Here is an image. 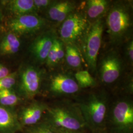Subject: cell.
<instances>
[{"label":"cell","instance_id":"obj_18","mask_svg":"<svg viewBox=\"0 0 133 133\" xmlns=\"http://www.w3.org/2000/svg\"><path fill=\"white\" fill-rule=\"evenodd\" d=\"M64 57V43L60 39L56 38L54 40L52 47L48 54L45 63L48 66H54L61 61Z\"/></svg>","mask_w":133,"mask_h":133},{"label":"cell","instance_id":"obj_19","mask_svg":"<svg viewBox=\"0 0 133 133\" xmlns=\"http://www.w3.org/2000/svg\"><path fill=\"white\" fill-rule=\"evenodd\" d=\"M14 89H5L0 91V105L14 109L22 101Z\"/></svg>","mask_w":133,"mask_h":133},{"label":"cell","instance_id":"obj_15","mask_svg":"<svg viewBox=\"0 0 133 133\" xmlns=\"http://www.w3.org/2000/svg\"><path fill=\"white\" fill-rule=\"evenodd\" d=\"M2 7L9 11L12 17L28 14H37L34 0H6L0 1Z\"/></svg>","mask_w":133,"mask_h":133},{"label":"cell","instance_id":"obj_16","mask_svg":"<svg viewBox=\"0 0 133 133\" xmlns=\"http://www.w3.org/2000/svg\"><path fill=\"white\" fill-rule=\"evenodd\" d=\"M21 46L20 37L12 32L7 31L0 36V54L13 55L19 52Z\"/></svg>","mask_w":133,"mask_h":133},{"label":"cell","instance_id":"obj_3","mask_svg":"<svg viewBox=\"0 0 133 133\" xmlns=\"http://www.w3.org/2000/svg\"><path fill=\"white\" fill-rule=\"evenodd\" d=\"M105 130L108 133H133V102L130 96L111 99Z\"/></svg>","mask_w":133,"mask_h":133},{"label":"cell","instance_id":"obj_26","mask_svg":"<svg viewBox=\"0 0 133 133\" xmlns=\"http://www.w3.org/2000/svg\"><path fill=\"white\" fill-rule=\"evenodd\" d=\"M10 74L9 69L4 65L0 64V79L7 76Z\"/></svg>","mask_w":133,"mask_h":133},{"label":"cell","instance_id":"obj_17","mask_svg":"<svg viewBox=\"0 0 133 133\" xmlns=\"http://www.w3.org/2000/svg\"><path fill=\"white\" fill-rule=\"evenodd\" d=\"M87 18L95 21L101 17L109 10V1L107 0H89L86 2Z\"/></svg>","mask_w":133,"mask_h":133},{"label":"cell","instance_id":"obj_6","mask_svg":"<svg viewBox=\"0 0 133 133\" xmlns=\"http://www.w3.org/2000/svg\"><path fill=\"white\" fill-rule=\"evenodd\" d=\"M104 28V22L100 19L94 21L81 39V50L89 69L96 70L98 55L102 43Z\"/></svg>","mask_w":133,"mask_h":133},{"label":"cell","instance_id":"obj_5","mask_svg":"<svg viewBox=\"0 0 133 133\" xmlns=\"http://www.w3.org/2000/svg\"><path fill=\"white\" fill-rule=\"evenodd\" d=\"M43 77L44 72L38 66H23L18 73L17 93L22 99H33L41 92Z\"/></svg>","mask_w":133,"mask_h":133},{"label":"cell","instance_id":"obj_25","mask_svg":"<svg viewBox=\"0 0 133 133\" xmlns=\"http://www.w3.org/2000/svg\"><path fill=\"white\" fill-rule=\"evenodd\" d=\"M125 53L129 61L132 64L133 61V40H130L127 44L125 49Z\"/></svg>","mask_w":133,"mask_h":133},{"label":"cell","instance_id":"obj_21","mask_svg":"<svg viewBox=\"0 0 133 133\" xmlns=\"http://www.w3.org/2000/svg\"><path fill=\"white\" fill-rule=\"evenodd\" d=\"M75 79L81 89L93 88L97 85V82L94 77L87 71H79L75 75Z\"/></svg>","mask_w":133,"mask_h":133},{"label":"cell","instance_id":"obj_10","mask_svg":"<svg viewBox=\"0 0 133 133\" xmlns=\"http://www.w3.org/2000/svg\"><path fill=\"white\" fill-rule=\"evenodd\" d=\"M122 70V62L119 55L114 51L108 53L100 63V79L103 83L110 85L118 79Z\"/></svg>","mask_w":133,"mask_h":133},{"label":"cell","instance_id":"obj_23","mask_svg":"<svg viewBox=\"0 0 133 133\" xmlns=\"http://www.w3.org/2000/svg\"><path fill=\"white\" fill-rule=\"evenodd\" d=\"M24 129L25 133H55L49 125L43 120L38 123Z\"/></svg>","mask_w":133,"mask_h":133},{"label":"cell","instance_id":"obj_1","mask_svg":"<svg viewBox=\"0 0 133 133\" xmlns=\"http://www.w3.org/2000/svg\"><path fill=\"white\" fill-rule=\"evenodd\" d=\"M42 120L47 122L55 133L88 130L79 107L75 102L68 99L48 104Z\"/></svg>","mask_w":133,"mask_h":133},{"label":"cell","instance_id":"obj_20","mask_svg":"<svg viewBox=\"0 0 133 133\" xmlns=\"http://www.w3.org/2000/svg\"><path fill=\"white\" fill-rule=\"evenodd\" d=\"M65 57L69 66L74 68H78L81 66L82 60L81 54L75 44H66Z\"/></svg>","mask_w":133,"mask_h":133},{"label":"cell","instance_id":"obj_4","mask_svg":"<svg viewBox=\"0 0 133 133\" xmlns=\"http://www.w3.org/2000/svg\"><path fill=\"white\" fill-rule=\"evenodd\" d=\"M106 19L108 32L111 42L119 43L127 36L132 21L128 5L118 2L109 8Z\"/></svg>","mask_w":133,"mask_h":133},{"label":"cell","instance_id":"obj_27","mask_svg":"<svg viewBox=\"0 0 133 133\" xmlns=\"http://www.w3.org/2000/svg\"><path fill=\"white\" fill-rule=\"evenodd\" d=\"M63 133H92L88 130H82V131H69Z\"/></svg>","mask_w":133,"mask_h":133},{"label":"cell","instance_id":"obj_8","mask_svg":"<svg viewBox=\"0 0 133 133\" xmlns=\"http://www.w3.org/2000/svg\"><path fill=\"white\" fill-rule=\"evenodd\" d=\"M45 89L46 94L54 98L76 95L81 90L75 79L64 73L56 74L51 76Z\"/></svg>","mask_w":133,"mask_h":133},{"label":"cell","instance_id":"obj_14","mask_svg":"<svg viewBox=\"0 0 133 133\" xmlns=\"http://www.w3.org/2000/svg\"><path fill=\"white\" fill-rule=\"evenodd\" d=\"M75 8V4L72 2L53 1L46 10V14L48 18L53 21L63 22L69 15L74 11Z\"/></svg>","mask_w":133,"mask_h":133},{"label":"cell","instance_id":"obj_12","mask_svg":"<svg viewBox=\"0 0 133 133\" xmlns=\"http://www.w3.org/2000/svg\"><path fill=\"white\" fill-rule=\"evenodd\" d=\"M56 38L54 33L48 31L39 35L30 46V51L35 60L39 63H45L48 54Z\"/></svg>","mask_w":133,"mask_h":133},{"label":"cell","instance_id":"obj_22","mask_svg":"<svg viewBox=\"0 0 133 133\" xmlns=\"http://www.w3.org/2000/svg\"><path fill=\"white\" fill-rule=\"evenodd\" d=\"M18 79V72L14 71L0 79V91L5 89H14L16 86Z\"/></svg>","mask_w":133,"mask_h":133},{"label":"cell","instance_id":"obj_9","mask_svg":"<svg viewBox=\"0 0 133 133\" xmlns=\"http://www.w3.org/2000/svg\"><path fill=\"white\" fill-rule=\"evenodd\" d=\"M45 20L37 14H28L12 17L7 21L8 31L19 37L35 33L43 28Z\"/></svg>","mask_w":133,"mask_h":133},{"label":"cell","instance_id":"obj_13","mask_svg":"<svg viewBox=\"0 0 133 133\" xmlns=\"http://www.w3.org/2000/svg\"><path fill=\"white\" fill-rule=\"evenodd\" d=\"M23 130L17 113L12 109L0 105V133H16Z\"/></svg>","mask_w":133,"mask_h":133},{"label":"cell","instance_id":"obj_11","mask_svg":"<svg viewBox=\"0 0 133 133\" xmlns=\"http://www.w3.org/2000/svg\"><path fill=\"white\" fill-rule=\"evenodd\" d=\"M48 108V104L35 101L22 107L17 113L19 122L23 128L41 122Z\"/></svg>","mask_w":133,"mask_h":133},{"label":"cell","instance_id":"obj_28","mask_svg":"<svg viewBox=\"0 0 133 133\" xmlns=\"http://www.w3.org/2000/svg\"><path fill=\"white\" fill-rule=\"evenodd\" d=\"M3 18V7L0 3V29L2 27V24Z\"/></svg>","mask_w":133,"mask_h":133},{"label":"cell","instance_id":"obj_2","mask_svg":"<svg viewBox=\"0 0 133 133\" xmlns=\"http://www.w3.org/2000/svg\"><path fill=\"white\" fill-rule=\"evenodd\" d=\"M111 98L104 89L76 96L75 101L81 110L88 130L92 133L105 130Z\"/></svg>","mask_w":133,"mask_h":133},{"label":"cell","instance_id":"obj_7","mask_svg":"<svg viewBox=\"0 0 133 133\" xmlns=\"http://www.w3.org/2000/svg\"><path fill=\"white\" fill-rule=\"evenodd\" d=\"M90 25L85 15L74 11L62 22L59 33L60 40L66 44H75L86 33Z\"/></svg>","mask_w":133,"mask_h":133},{"label":"cell","instance_id":"obj_24","mask_svg":"<svg viewBox=\"0 0 133 133\" xmlns=\"http://www.w3.org/2000/svg\"><path fill=\"white\" fill-rule=\"evenodd\" d=\"M53 2V1L50 0H34V4L37 11L47 10Z\"/></svg>","mask_w":133,"mask_h":133},{"label":"cell","instance_id":"obj_29","mask_svg":"<svg viewBox=\"0 0 133 133\" xmlns=\"http://www.w3.org/2000/svg\"><path fill=\"white\" fill-rule=\"evenodd\" d=\"M108 133V132H107V131L105 130L100 131V132H98V133Z\"/></svg>","mask_w":133,"mask_h":133}]
</instances>
